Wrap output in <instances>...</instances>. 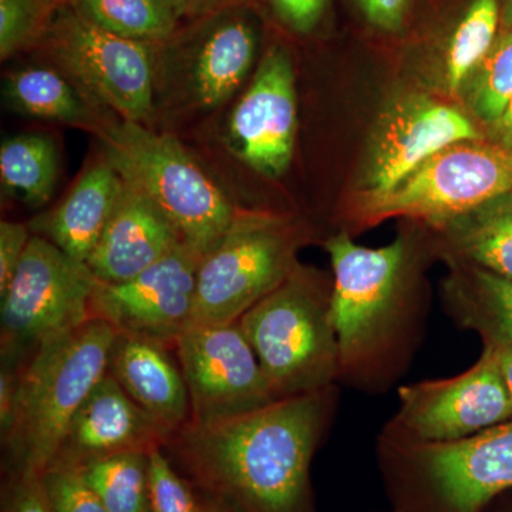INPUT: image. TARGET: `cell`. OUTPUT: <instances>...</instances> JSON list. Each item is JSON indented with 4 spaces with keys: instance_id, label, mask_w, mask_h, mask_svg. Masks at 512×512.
<instances>
[{
    "instance_id": "obj_7",
    "label": "cell",
    "mask_w": 512,
    "mask_h": 512,
    "mask_svg": "<svg viewBox=\"0 0 512 512\" xmlns=\"http://www.w3.org/2000/svg\"><path fill=\"white\" fill-rule=\"evenodd\" d=\"M512 192V153L481 140L461 141L420 164L392 190L366 195L370 221L410 217L447 225Z\"/></svg>"
},
{
    "instance_id": "obj_43",
    "label": "cell",
    "mask_w": 512,
    "mask_h": 512,
    "mask_svg": "<svg viewBox=\"0 0 512 512\" xmlns=\"http://www.w3.org/2000/svg\"><path fill=\"white\" fill-rule=\"evenodd\" d=\"M204 512H215L214 507H212L211 501H208V503H204Z\"/></svg>"
},
{
    "instance_id": "obj_8",
    "label": "cell",
    "mask_w": 512,
    "mask_h": 512,
    "mask_svg": "<svg viewBox=\"0 0 512 512\" xmlns=\"http://www.w3.org/2000/svg\"><path fill=\"white\" fill-rule=\"evenodd\" d=\"M296 237L272 218L237 215L220 244L201 259L191 323L238 322L296 268Z\"/></svg>"
},
{
    "instance_id": "obj_27",
    "label": "cell",
    "mask_w": 512,
    "mask_h": 512,
    "mask_svg": "<svg viewBox=\"0 0 512 512\" xmlns=\"http://www.w3.org/2000/svg\"><path fill=\"white\" fill-rule=\"evenodd\" d=\"M73 6L101 29L144 43L173 35L178 19L161 0H76Z\"/></svg>"
},
{
    "instance_id": "obj_10",
    "label": "cell",
    "mask_w": 512,
    "mask_h": 512,
    "mask_svg": "<svg viewBox=\"0 0 512 512\" xmlns=\"http://www.w3.org/2000/svg\"><path fill=\"white\" fill-rule=\"evenodd\" d=\"M174 353L190 394V423L241 416L279 400L238 322L190 323Z\"/></svg>"
},
{
    "instance_id": "obj_2",
    "label": "cell",
    "mask_w": 512,
    "mask_h": 512,
    "mask_svg": "<svg viewBox=\"0 0 512 512\" xmlns=\"http://www.w3.org/2000/svg\"><path fill=\"white\" fill-rule=\"evenodd\" d=\"M117 330L93 318L49 340L18 366L13 429L3 443L12 470L45 473L74 414L109 370Z\"/></svg>"
},
{
    "instance_id": "obj_21",
    "label": "cell",
    "mask_w": 512,
    "mask_h": 512,
    "mask_svg": "<svg viewBox=\"0 0 512 512\" xmlns=\"http://www.w3.org/2000/svg\"><path fill=\"white\" fill-rule=\"evenodd\" d=\"M5 97L18 113L73 126L99 127L83 92L66 74L46 67H28L9 74Z\"/></svg>"
},
{
    "instance_id": "obj_31",
    "label": "cell",
    "mask_w": 512,
    "mask_h": 512,
    "mask_svg": "<svg viewBox=\"0 0 512 512\" xmlns=\"http://www.w3.org/2000/svg\"><path fill=\"white\" fill-rule=\"evenodd\" d=\"M42 476L56 512H109L76 468L50 467Z\"/></svg>"
},
{
    "instance_id": "obj_13",
    "label": "cell",
    "mask_w": 512,
    "mask_h": 512,
    "mask_svg": "<svg viewBox=\"0 0 512 512\" xmlns=\"http://www.w3.org/2000/svg\"><path fill=\"white\" fill-rule=\"evenodd\" d=\"M295 73L288 50L274 45L228 123L232 151L268 177L288 170L296 136Z\"/></svg>"
},
{
    "instance_id": "obj_6",
    "label": "cell",
    "mask_w": 512,
    "mask_h": 512,
    "mask_svg": "<svg viewBox=\"0 0 512 512\" xmlns=\"http://www.w3.org/2000/svg\"><path fill=\"white\" fill-rule=\"evenodd\" d=\"M333 268L330 316L342 372L359 369L389 346L403 319L407 244L400 237L382 248L357 245L348 234L326 242Z\"/></svg>"
},
{
    "instance_id": "obj_26",
    "label": "cell",
    "mask_w": 512,
    "mask_h": 512,
    "mask_svg": "<svg viewBox=\"0 0 512 512\" xmlns=\"http://www.w3.org/2000/svg\"><path fill=\"white\" fill-rule=\"evenodd\" d=\"M76 470L109 512H151L148 453L99 458Z\"/></svg>"
},
{
    "instance_id": "obj_40",
    "label": "cell",
    "mask_w": 512,
    "mask_h": 512,
    "mask_svg": "<svg viewBox=\"0 0 512 512\" xmlns=\"http://www.w3.org/2000/svg\"><path fill=\"white\" fill-rule=\"evenodd\" d=\"M161 2H163L164 5L167 6L175 16H177V18L184 15L191 5V0H161Z\"/></svg>"
},
{
    "instance_id": "obj_9",
    "label": "cell",
    "mask_w": 512,
    "mask_h": 512,
    "mask_svg": "<svg viewBox=\"0 0 512 512\" xmlns=\"http://www.w3.org/2000/svg\"><path fill=\"white\" fill-rule=\"evenodd\" d=\"M53 62L89 99L143 124L153 114L154 72L148 43L124 39L63 5L47 30Z\"/></svg>"
},
{
    "instance_id": "obj_20",
    "label": "cell",
    "mask_w": 512,
    "mask_h": 512,
    "mask_svg": "<svg viewBox=\"0 0 512 512\" xmlns=\"http://www.w3.org/2000/svg\"><path fill=\"white\" fill-rule=\"evenodd\" d=\"M256 47L254 26L238 16L205 33L192 64V89L200 106L214 109L237 92L254 64Z\"/></svg>"
},
{
    "instance_id": "obj_25",
    "label": "cell",
    "mask_w": 512,
    "mask_h": 512,
    "mask_svg": "<svg viewBox=\"0 0 512 512\" xmlns=\"http://www.w3.org/2000/svg\"><path fill=\"white\" fill-rule=\"evenodd\" d=\"M501 33V0H471L443 49L448 92L464 89Z\"/></svg>"
},
{
    "instance_id": "obj_42",
    "label": "cell",
    "mask_w": 512,
    "mask_h": 512,
    "mask_svg": "<svg viewBox=\"0 0 512 512\" xmlns=\"http://www.w3.org/2000/svg\"><path fill=\"white\" fill-rule=\"evenodd\" d=\"M198 3H204V5H212V3L227 2V0H197Z\"/></svg>"
},
{
    "instance_id": "obj_36",
    "label": "cell",
    "mask_w": 512,
    "mask_h": 512,
    "mask_svg": "<svg viewBox=\"0 0 512 512\" xmlns=\"http://www.w3.org/2000/svg\"><path fill=\"white\" fill-rule=\"evenodd\" d=\"M16 393H18V366L3 363L0 372V434L2 443L8 440L13 429L16 410Z\"/></svg>"
},
{
    "instance_id": "obj_33",
    "label": "cell",
    "mask_w": 512,
    "mask_h": 512,
    "mask_svg": "<svg viewBox=\"0 0 512 512\" xmlns=\"http://www.w3.org/2000/svg\"><path fill=\"white\" fill-rule=\"evenodd\" d=\"M360 22L382 36H402L409 26L413 0H352Z\"/></svg>"
},
{
    "instance_id": "obj_4",
    "label": "cell",
    "mask_w": 512,
    "mask_h": 512,
    "mask_svg": "<svg viewBox=\"0 0 512 512\" xmlns=\"http://www.w3.org/2000/svg\"><path fill=\"white\" fill-rule=\"evenodd\" d=\"M330 293L296 266L238 320L279 399L328 389L342 373Z\"/></svg>"
},
{
    "instance_id": "obj_24",
    "label": "cell",
    "mask_w": 512,
    "mask_h": 512,
    "mask_svg": "<svg viewBox=\"0 0 512 512\" xmlns=\"http://www.w3.org/2000/svg\"><path fill=\"white\" fill-rule=\"evenodd\" d=\"M59 175L55 143L45 134H20L0 147L2 185L32 207L52 198Z\"/></svg>"
},
{
    "instance_id": "obj_1",
    "label": "cell",
    "mask_w": 512,
    "mask_h": 512,
    "mask_svg": "<svg viewBox=\"0 0 512 512\" xmlns=\"http://www.w3.org/2000/svg\"><path fill=\"white\" fill-rule=\"evenodd\" d=\"M332 387L241 416L188 423L164 450L231 512H309V468L332 410Z\"/></svg>"
},
{
    "instance_id": "obj_39",
    "label": "cell",
    "mask_w": 512,
    "mask_h": 512,
    "mask_svg": "<svg viewBox=\"0 0 512 512\" xmlns=\"http://www.w3.org/2000/svg\"><path fill=\"white\" fill-rule=\"evenodd\" d=\"M512 30V0H501V32Z\"/></svg>"
},
{
    "instance_id": "obj_16",
    "label": "cell",
    "mask_w": 512,
    "mask_h": 512,
    "mask_svg": "<svg viewBox=\"0 0 512 512\" xmlns=\"http://www.w3.org/2000/svg\"><path fill=\"white\" fill-rule=\"evenodd\" d=\"M434 490L451 512H480L512 488V421L453 443L423 446Z\"/></svg>"
},
{
    "instance_id": "obj_12",
    "label": "cell",
    "mask_w": 512,
    "mask_h": 512,
    "mask_svg": "<svg viewBox=\"0 0 512 512\" xmlns=\"http://www.w3.org/2000/svg\"><path fill=\"white\" fill-rule=\"evenodd\" d=\"M201 259L183 242L128 281L99 282L93 295V318L110 323L117 333L144 336L174 349L192 320Z\"/></svg>"
},
{
    "instance_id": "obj_29",
    "label": "cell",
    "mask_w": 512,
    "mask_h": 512,
    "mask_svg": "<svg viewBox=\"0 0 512 512\" xmlns=\"http://www.w3.org/2000/svg\"><path fill=\"white\" fill-rule=\"evenodd\" d=\"M60 6V0H0L2 59L45 37Z\"/></svg>"
},
{
    "instance_id": "obj_34",
    "label": "cell",
    "mask_w": 512,
    "mask_h": 512,
    "mask_svg": "<svg viewBox=\"0 0 512 512\" xmlns=\"http://www.w3.org/2000/svg\"><path fill=\"white\" fill-rule=\"evenodd\" d=\"M276 19L296 33V35H312L319 28L329 0H268Z\"/></svg>"
},
{
    "instance_id": "obj_28",
    "label": "cell",
    "mask_w": 512,
    "mask_h": 512,
    "mask_svg": "<svg viewBox=\"0 0 512 512\" xmlns=\"http://www.w3.org/2000/svg\"><path fill=\"white\" fill-rule=\"evenodd\" d=\"M466 86L470 109L494 126L512 99V30L500 33Z\"/></svg>"
},
{
    "instance_id": "obj_5",
    "label": "cell",
    "mask_w": 512,
    "mask_h": 512,
    "mask_svg": "<svg viewBox=\"0 0 512 512\" xmlns=\"http://www.w3.org/2000/svg\"><path fill=\"white\" fill-rule=\"evenodd\" d=\"M99 279L42 235L30 238L5 292L0 293L3 363L19 366L49 340L93 319Z\"/></svg>"
},
{
    "instance_id": "obj_17",
    "label": "cell",
    "mask_w": 512,
    "mask_h": 512,
    "mask_svg": "<svg viewBox=\"0 0 512 512\" xmlns=\"http://www.w3.org/2000/svg\"><path fill=\"white\" fill-rule=\"evenodd\" d=\"M183 244L167 217L136 188L123 194L86 264L103 284H120L146 271Z\"/></svg>"
},
{
    "instance_id": "obj_18",
    "label": "cell",
    "mask_w": 512,
    "mask_h": 512,
    "mask_svg": "<svg viewBox=\"0 0 512 512\" xmlns=\"http://www.w3.org/2000/svg\"><path fill=\"white\" fill-rule=\"evenodd\" d=\"M173 352L158 340L117 333L107 370L171 436L191 421L190 394Z\"/></svg>"
},
{
    "instance_id": "obj_23",
    "label": "cell",
    "mask_w": 512,
    "mask_h": 512,
    "mask_svg": "<svg viewBox=\"0 0 512 512\" xmlns=\"http://www.w3.org/2000/svg\"><path fill=\"white\" fill-rule=\"evenodd\" d=\"M458 251L478 268L512 281V192L447 224Z\"/></svg>"
},
{
    "instance_id": "obj_32",
    "label": "cell",
    "mask_w": 512,
    "mask_h": 512,
    "mask_svg": "<svg viewBox=\"0 0 512 512\" xmlns=\"http://www.w3.org/2000/svg\"><path fill=\"white\" fill-rule=\"evenodd\" d=\"M2 512H56L42 474L10 471L2 490Z\"/></svg>"
},
{
    "instance_id": "obj_3",
    "label": "cell",
    "mask_w": 512,
    "mask_h": 512,
    "mask_svg": "<svg viewBox=\"0 0 512 512\" xmlns=\"http://www.w3.org/2000/svg\"><path fill=\"white\" fill-rule=\"evenodd\" d=\"M107 163L163 212L185 245L204 258L218 247L237 212L174 138L121 120L101 127Z\"/></svg>"
},
{
    "instance_id": "obj_15",
    "label": "cell",
    "mask_w": 512,
    "mask_h": 512,
    "mask_svg": "<svg viewBox=\"0 0 512 512\" xmlns=\"http://www.w3.org/2000/svg\"><path fill=\"white\" fill-rule=\"evenodd\" d=\"M170 437L107 372L74 414L49 468H79L117 454L150 453L167 446Z\"/></svg>"
},
{
    "instance_id": "obj_37",
    "label": "cell",
    "mask_w": 512,
    "mask_h": 512,
    "mask_svg": "<svg viewBox=\"0 0 512 512\" xmlns=\"http://www.w3.org/2000/svg\"><path fill=\"white\" fill-rule=\"evenodd\" d=\"M495 144L512 153V99L500 120L491 126Z\"/></svg>"
},
{
    "instance_id": "obj_44",
    "label": "cell",
    "mask_w": 512,
    "mask_h": 512,
    "mask_svg": "<svg viewBox=\"0 0 512 512\" xmlns=\"http://www.w3.org/2000/svg\"><path fill=\"white\" fill-rule=\"evenodd\" d=\"M62 2V5H73L76 0H60Z\"/></svg>"
},
{
    "instance_id": "obj_14",
    "label": "cell",
    "mask_w": 512,
    "mask_h": 512,
    "mask_svg": "<svg viewBox=\"0 0 512 512\" xmlns=\"http://www.w3.org/2000/svg\"><path fill=\"white\" fill-rule=\"evenodd\" d=\"M483 140L461 111L421 94L390 104L380 117L367 168L366 195H380L444 148Z\"/></svg>"
},
{
    "instance_id": "obj_35",
    "label": "cell",
    "mask_w": 512,
    "mask_h": 512,
    "mask_svg": "<svg viewBox=\"0 0 512 512\" xmlns=\"http://www.w3.org/2000/svg\"><path fill=\"white\" fill-rule=\"evenodd\" d=\"M29 228L19 222H0V293L5 292L25 255Z\"/></svg>"
},
{
    "instance_id": "obj_19",
    "label": "cell",
    "mask_w": 512,
    "mask_h": 512,
    "mask_svg": "<svg viewBox=\"0 0 512 512\" xmlns=\"http://www.w3.org/2000/svg\"><path fill=\"white\" fill-rule=\"evenodd\" d=\"M123 190V178L113 165L107 161L94 165L55 211L35 222L33 231L77 261L87 262L109 225Z\"/></svg>"
},
{
    "instance_id": "obj_11",
    "label": "cell",
    "mask_w": 512,
    "mask_h": 512,
    "mask_svg": "<svg viewBox=\"0 0 512 512\" xmlns=\"http://www.w3.org/2000/svg\"><path fill=\"white\" fill-rule=\"evenodd\" d=\"M399 397V420L423 444L468 439L512 419L510 390L491 346L467 372L404 386Z\"/></svg>"
},
{
    "instance_id": "obj_38",
    "label": "cell",
    "mask_w": 512,
    "mask_h": 512,
    "mask_svg": "<svg viewBox=\"0 0 512 512\" xmlns=\"http://www.w3.org/2000/svg\"><path fill=\"white\" fill-rule=\"evenodd\" d=\"M491 348H493V346H491ZM494 349L495 355H497L498 365H500L501 373H503L505 383H507L512 399V346Z\"/></svg>"
},
{
    "instance_id": "obj_22",
    "label": "cell",
    "mask_w": 512,
    "mask_h": 512,
    "mask_svg": "<svg viewBox=\"0 0 512 512\" xmlns=\"http://www.w3.org/2000/svg\"><path fill=\"white\" fill-rule=\"evenodd\" d=\"M448 299L454 319L474 330L485 346H512V281L477 268L468 281L453 282Z\"/></svg>"
},
{
    "instance_id": "obj_30",
    "label": "cell",
    "mask_w": 512,
    "mask_h": 512,
    "mask_svg": "<svg viewBox=\"0 0 512 512\" xmlns=\"http://www.w3.org/2000/svg\"><path fill=\"white\" fill-rule=\"evenodd\" d=\"M148 491L151 512H204L190 483L175 471L164 447L148 453Z\"/></svg>"
},
{
    "instance_id": "obj_41",
    "label": "cell",
    "mask_w": 512,
    "mask_h": 512,
    "mask_svg": "<svg viewBox=\"0 0 512 512\" xmlns=\"http://www.w3.org/2000/svg\"><path fill=\"white\" fill-rule=\"evenodd\" d=\"M212 503V507H214L215 512H231L228 508L222 507L221 504L215 503V501L210 500Z\"/></svg>"
}]
</instances>
